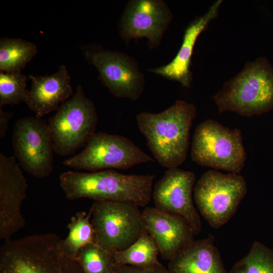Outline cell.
Listing matches in <instances>:
<instances>
[{
  "label": "cell",
  "instance_id": "obj_1",
  "mask_svg": "<svg viewBox=\"0 0 273 273\" xmlns=\"http://www.w3.org/2000/svg\"><path fill=\"white\" fill-rule=\"evenodd\" d=\"M196 115L193 103L178 100L161 112H144L136 116L147 146L161 165L176 168L186 160L190 130Z\"/></svg>",
  "mask_w": 273,
  "mask_h": 273
},
{
  "label": "cell",
  "instance_id": "obj_2",
  "mask_svg": "<svg viewBox=\"0 0 273 273\" xmlns=\"http://www.w3.org/2000/svg\"><path fill=\"white\" fill-rule=\"evenodd\" d=\"M154 175L124 174L112 169L92 172L67 171L59 176L60 186L69 200L129 202L145 207L153 191Z\"/></svg>",
  "mask_w": 273,
  "mask_h": 273
},
{
  "label": "cell",
  "instance_id": "obj_3",
  "mask_svg": "<svg viewBox=\"0 0 273 273\" xmlns=\"http://www.w3.org/2000/svg\"><path fill=\"white\" fill-rule=\"evenodd\" d=\"M0 273H84L77 258L54 234L7 240L0 249Z\"/></svg>",
  "mask_w": 273,
  "mask_h": 273
},
{
  "label": "cell",
  "instance_id": "obj_4",
  "mask_svg": "<svg viewBox=\"0 0 273 273\" xmlns=\"http://www.w3.org/2000/svg\"><path fill=\"white\" fill-rule=\"evenodd\" d=\"M219 113L252 117L273 109V68L263 57L247 62L213 96Z\"/></svg>",
  "mask_w": 273,
  "mask_h": 273
},
{
  "label": "cell",
  "instance_id": "obj_5",
  "mask_svg": "<svg viewBox=\"0 0 273 273\" xmlns=\"http://www.w3.org/2000/svg\"><path fill=\"white\" fill-rule=\"evenodd\" d=\"M191 156L202 166L238 174L247 159L241 130L230 129L213 119L204 120L195 128Z\"/></svg>",
  "mask_w": 273,
  "mask_h": 273
},
{
  "label": "cell",
  "instance_id": "obj_6",
  "mask_svg": "<svg viewBox=\"0 0 273 273\" xmlns=\"http://www.w3.org/2000/svg\"><path fill=\"white\" fill-rule=\"evenodd\" d=\"M98 120L94 103L78 85L73 96L49 119L55 152L62 156H69L85 147L95 132Z\"/></svg>",
  "mask_w": 273,
  "mask_h": 273
},
{
  "label": "cell",
  "instance_id": "obj_7",
  "mask_svg": "<svg viewBox=\"0 0 273 273\" xmlns=\"http://www.w3.org/2000/svg\"><path fill=\"white\" fill-rule=\"evenodd\" d=\"M247 191L243 176L211 169L196 183L194 198L202 216L210 226L218 229L235 214Z\"/></svg>",
  "mask_w": 273,
  "mask_h": 273
},
{
  "label": "cell",
  "instance_id": "obj_8",
  "mask_svg": "<svg viewBox=\"0 0 273 273\" xmlns=\"http://www.w3.org/2000/svg\"><path fill=\"white\" fill-rule=\"evenodd\" d=\"M90 209L95 243L112 254L130 246L145 231L135 204L95 201Z\"/></svg>",
  "mask_w": 273,
  "mask_h": 273
},
{
  "label": "cell",
  "instance_id": "obj_9",
  "mask_svg": "<svg viewBox=\"0 0 273 273\" xmlns=\"http://www.w3.org/2000/svg\"><path fill=\"white\" fill-rule=\"evenodd\" d=\"M154 160L130 139L120 135L95 132L84 149L63 162L76 169L97 171L106 169H127Z\"/></svg>",
  "mask_w": 273,
  "mask_h": 273
},
{
  "label": "cell",
  "instance_id": "obj_10",
  "mask_svg": "<svg viewBox=\"0 0 273 273\" xmlns=\"http://www.w3.org/2000/svg\"><path fill=\"white\" fill-rule=\"evenodd\" d=\"M81 49L87 62L98 70L99 80L114 96L132 101L139 99L145 79L134 58L97 45H82Z\"/></svg>",
  "mask_w": 273,
  "mask_h": 273
},
{
  "label": "cell",
  "instance_id": "obj_11",
  "mask_svg": "<svg viewBox=\"0 0 273 273\" xmlns=\"http://www.w3.org/2000/svg\"><path fill=\"white\" fill-rule=\"evenodd\" d=\"M14 157L20 167L38 178L53 170V142L48 123L36 116L25 117L15 123L12 134Z\"/></svg>",
  "mask_w": 273,
  "mask_h": 273
},
{
  "label": "cell",
  "instance_id": "obj_12",
  "mask_svg": "<svg viewBox=\"0 0 273 273\" xmlns=\"http://www.w3.org/2000/svg\"><path fill=\"white\" fill-rule=\"evenodd\" d=\"M172 19V14L162 0H130L119 22V34L127 42L146 37L149 49H155Z\"/></svg>",
  "mask_w": 273,
  "mask_h": 273
},
{
  "label": "cell",
  "instance_id": "obj_13",
  "mask_svg": "<svg viewBox=\"0 0 273 273\" xmlns=\"http://www.w3.org/2000/svg\"><path fill=\"white\" fill-rule=\"evenodd\" d=\"M195 180L193 172L168 168L156 183L152 198L156 208L183 218L196 235L201 230L202 223L192 197Z\"/></svg>",
  "mask_w": 273,
  "mask_h": 273
},
{
  "label": "cell",
  "instance_id": "obj_14",
  "mask_svg": "<svg viewBox=\"0 0 273 273\" xmlns=\"http://www.w3.org/2000/svg\"><path fill=\"white\" fill-rule=\"evenodd\" d=\"M27 189V180L16 158L0 153L1 240L10 239L25 226L21 207Z\"/></svg>",
  "mask_w": 273,
  "mask_h": 273
},
{
  "label": "cell",
  "instance_id": "obj_15",
  "mask_svg": "<svg viewBox=\"0 0 273 273\" xmlns=\"http://www.w3.org/2000/svg\"><path fill=\"white\" fill-rule=\"evenodd\" d=\"M144 229L155 240L159 254L170 261L194 241V234L181 217L146 207L142 211Z\"/></svg>",
  "mask_w": 273,
  "mask_h": 273
},
{
  "label": "cell",
  "instance_id": "obj_16",
  "mask_svg": "<svg viewBox=\"0 0 273 273\" xmlns=\"http://www.w3.org/2000/svg\"><path fill=\"white\" fill-rule=\"evenodd\" d=\"M222 2L221 0L216 1L205 14L189 24L185 30L181 47L171 62L149 71L167 79L177 81L185 87H190L193 80L190 68L195 45L200 34L217 16Z\"/></svg>",
  "mask_w": 273,
  "mask_h": 273
},
{
  "label": "cell",
  "instance_id": "obj_17",
  "mask_svg": "<svg viewBox=\"0 0 273 273\" xmlns=\"http://www.w3.org/2000/svg\"><path fill=\"white\" fill-rule=\"evenodd\" d=\"M29 78L31 81V89L28 90L24 102L37 117L57 111L73 95L71 78L64 65L59 66L52 74L29 75Z\"/></svg>",
  "mask_w": 273,
  "mask_h": 273
},
{
  "label": "cell",
  "instance_id": "obj_18",
  "mask_svg": "<svg viewBox=\"0 0 273 273\" xmlns=\"http://www.w3.org/2000/svg\"><path fill=\"white\" fill-rule=\"evenodd\" d=\"M170 273H227L214 237L194 240L169 261Z\"/></svg>",
  "mask_w": 273,
  "mask_h": 273
},
{
  "label": "cell",
  "instance_id": "obj_19",
  "mask_svg": "<svg viewBox=\"0 0 273 273\" xmlns=\"http://www.w3.org/2000/svg\"><path fill=\"white\" fill-rule=\"evenodd\" d=\"M36 46L21 38L0 39V71H21L35 56Z\"/></svg>",
  "mask_w": 273,
  "mask_h": 273
},
{
  "label": "cell",
  "instance_id": "obj_20",
  "mask_svg": "<svg viewBox=\"0 0 273 273\" xmlns=\"http://www.w3.org/2000/svg\"><path fill=\"white\" fill-rule=\"evenodd\" d=\"M159 254L155 240L145 230L130 246L112 254L113 262L119 265L145 267L159 262Z\"/></svg>",
  "mask_w": 273,
  "mask_h": 273
},
{
  "label": "cell",
  "instance_id": "obj_21",
  "mask_svg": "<svg viewBox=\"0 0 273 273\" xmlns=\"http://www.w3.org/2000/svg\"><path fill=\"white\" fill-rule=\"evenodd\" d=\"M92 212H77L72 216L67 225L69 233L62 239L65 251L70 256L77 258L80 250L85 245L95 243V232L90 221Z\"/></svg>",
  "mask_w": 273,
  "mask_h": 273
},
{
  "label": "cell",
  "instance_id": "obj_22",
  "mask_svg": "<svg viewBox=\"0 0 273 273\" xmlns=\"http://www.w3.org/2000/svg\"><path fill=\"white\" fill-rule=\"evenodd\" d=\"M229 273H273V251L258 241Z\"/></svg>",
  "mask_w": 273,
  "mask_h": 273
},
{
  "label": "cell",
  "instance_id": "obj_23",
  "mask_svg": "<svg viewBox=\"0 0 273 273\" xmlns=\"http://www.w3.org/2000/svg\"><path fill=\"white\" fill-rule=\"evenodd\" d=\"M27 77L21 71H0V108L25 102L28 93Z\"/></svg>",
  "mask_w": 273,
  "mask_h": 273
},
{
  "label": "cell",
  "instance_id": "obj_24",
  "mask_svg": "<svg viewBox=\"0 0 273 273\" xmlns=\"http://www.w3.org/2000/svg\"><path fill=\"white\" fill-rule=\"evenodd\" d=\"M77 259L84 273H113V255L96 243L79 251Z\"/></svg>",
  "mask_w": 273,
  "mask_h": 273
},
{
  "label": "cell",
  "instance_id": "obj_25",
  "mask_svg": "<svg viewBox=\"0 0 273 273\" xmlns=\"http://www.w3.org/2000/svg\"><path fill=\"white\" fill-rule=\"evenodd\" d=\"M113 273H170L168 268L159 262L150 266L138 267L113 263Z\"/></svg>",
  "mask_w": 273,
  "mask_h": 273
},
{
  "label": "cell",
  "instance_id": "obj_26",
  "mask_svg": "<svg viewBox=\"0 0 273 273\" xmlns=\"http://www.w3.org/2000/svg\"><path fill=\"white\" fill-rule=\"evenodd\" d=\"M12 116V113L4 111L0 108V139L5 137L8 127L9 122Z\"/></svg>",
  "mask_w": 273,
  "mask_h": 273
}]
</instances>
